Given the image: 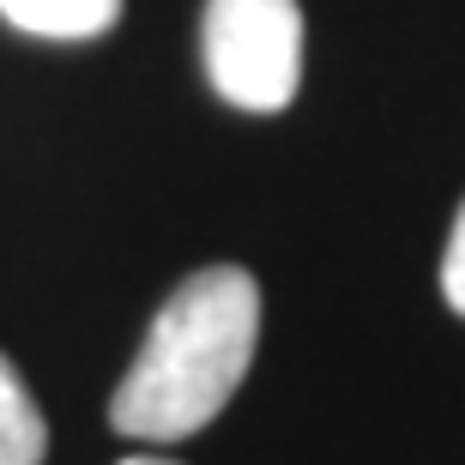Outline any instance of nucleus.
<instances>
[{"mask_svg":"<svg viewBox=\"0 0 465 465\" xmlns=\"http://www.w3.org/2000/svg\"><path fill=\"white\" fill-rule=\"evenodd\" d=\"M441 296H448L453 314H465V200H460V212H453L448 254H441Z\"/></svg>","mask_w":465,"mask_h":465,"instance_id":"39448f33","label":"nucleus"},{"mask_svg":"<svg viewBox=\"0 0 465 465\" xmlns=\"http://www.w3.org/2000/svg\"><path fill=\"white\" fill-rule=\"evenodd\" d=\"M260 345V284L248 266H200L152 314L134 369L109 399V430L127 441H188L236 399Z\"/></svg>","mask_w":465,"mask_h":465,"instance_id":"f257e3e1","label":"nucleus"},{"mask_svg":"<svg viewBox=\"0 0 465 465\" xmlns=\"http://www.w3.org/2000/svg\"><path fill=\"white\" fill-rule=\"evenodd\" d=\"M0 18L49 43H85L121 18V0H0Z\"/></svg>","mask_w":465,"mask_h":465,"instance_id":"7ed1b4c3","label":"nucleus"},{"mask_svg":"<svg viewBox=\"0 0 465 465\" xmlns=\"http://www.w3.org/2000/svg\"><path fill=\"white\" fill-rule=\"evenodd\" d=\"M121 465H182V460H157V453H134V460H121Z\"/></svg>","mask_w":465,"mask_h":465,"instance_id":"423d86ee","label":"nucleus"},{"mask_svg":"<svg viewBox=\"0 0 465 465\" xmlns=\"http://www.w3.org/2000/svg\"><path fill=\"white\" fill-rule=\"evenodd\" d=\"M43 453H49V423L18 369L0 357V465H43Z\"/></svg>","mask_w":465,"mask_h":465,"instance_id":"20e7f679","label":"nucleus"},{"mask_svg":"<svg viewBox=\"0 0 465 465\" xmlns=\"http://www.w3.org/2000/svg\"><path fill=\"white\" fill-rule=\"evenodd\" d=\"M206 79L242 115H278L302 85V6L296 0H206L200 25Z\"/></svg>","mask_w":465,"mask_h":465,"instance_id":"f03ea898","label":"nucleus"}]
</instances>
